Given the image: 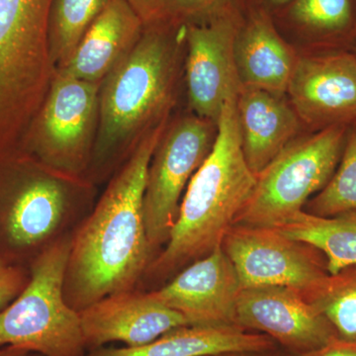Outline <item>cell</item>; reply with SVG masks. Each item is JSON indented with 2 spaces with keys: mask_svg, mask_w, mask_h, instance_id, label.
<instances>
[{
  "mask_svg": "<svg viewBox=\"0 0 356 356\" xmlns=\"http://www.w3.org/2000/svg\"><path fill=\"white\" fill-rule=\"evenodd\" d=\"M270 337L236 325H184L138 348H100L84 356H216L276 348Z\"/></svg>",
  "mask_w": 356,
  "mask_h": 356,
  "instance_id": "obj_18",
  "label": "cell"
},
{
  "mask_svg": "<svg viewBox=\"0 0 356 356\" xmlns=\"http://www.w3.org/2000/svg\"><path fill=\"white\" fill-rule=\"evenodd\" d=\"M299 292L329 321L339 339L356 341V264L330 273Z\"/></svg>",
  "mask_w": 356,
  "mask_h": 356,
  "instance_id": "obj_21",
  "label": "cell"
},
{
  "mask_svg": "<svg viewBox=\"0 0 356 356\" xmlns=\"http://www.w3.org/2000/svg\"><path fill=\"white\" fill-rule=\"evenodd\" d=\"M236 325L270 337L298 355L337 337L332 325L298 290L285 286L245 288L238 295Z\"/></svg>",
  "mask_w": 356,
  "mask_h": 356,
  "instance_id": "obj_11",
  "label": "cell"
},
{
  "mask_svg": "<svg viewBox=\"0 0 356 356\" xmlns=\"http://www.w3.org/2000/svg\"><path fill=\"white\" fill-rule=\"evenodd\" d=\"M30 278L29 269L0 259V310L23 291Z\"/></svg>",
  "mask_w": 356,
  "mask_h": 356,
  "instance_id": "obj_25",
  "label": "cell"
},
{
  "mask_svg": "<svg viewBox=\"0 0 356 356\" xmlns=\"http://www.w3.org/2000/svg\"><path fill=\"white\" fill-rule=\"evenodd\" d=\"M100 86L56 74L22 152L60 172L86 177L99 121Z\"/></svg>",
  "mask_w": 356,
  "mask_h": 356,
  "instance_id": "obj_7",
  "label": "cell"
},
{
  "mask_svg": "<svg viewBox=\"0 0 356 356\" xmlns=\"http://www.w3.org/2000/svg\"><path fill=\"white\" fill-rule=\"evenodd\" d=\"M304 211L318 217L356 211V125L348 129L341 161L329 184L308 201Z\"/></svg>",
  "mask_w": 356,
  "mask_h": 356,
  "instance_id": "obj_23",
  "label": "cell"
},
{
  "mask_svg": "<svg viewBox=\"0 0 356 356\" xmlns=\"http://www.w3.org/2000/svg\"><path fill=\"white\" fill-rule=\"evenodd\" d=\"M235 58L242 86L283 95L299 58L283 38L270 14L252 6L236 34Z\"/></svg>",
  "mask_w": 356,
  "mask_h": 356,
  "instance_id": "obj_15",
  "label": "cell"
},
{
  "mask_svg": "<svg viewBox=\"0 0 356 356\" xmlns=\"http://www.w3.org/2000/svg\"><path fill=\"white\" fill-rule=\"evenodd\" d=\"M166 126L168 117L140 139L72 234L64 294L77 312L109 295L138 288L153 261L144 194L147 168Z\"/></svg>",
  "mask_w": 356,
  "mask_h": 356,
  "instance_id": "obj_1",
  "label": "cell"
},
{
  "mask_svg": "<svg viewBox=\"0 0 356 356\" xmlns=\"http://www.w3.org/2000/svg\"><path fill=\"white\" fill-rule=\"evenodd\" d=\"M185 25H145L139 41L103 79L99 121L86 177L103 184L127 161L140 139L168 117Z\"/></svg>",
  "mask_w": 356,
  "mask_h": 356,
  "instance_id": "obj_2",
  "label": "cell"
},
{
  "mask_svg": "<svg viewBox=\"0 0 356 356\" xmlns=\"http://www.w3.org/2000/svg\"><path fill=\"white\" fill-rule=\"evenodd\" d=\"M110 0H53L49 14V46L56 70L64 67Z\"/></svg>",
  "mask_w": 356,
  "mask_h": 356,
  "instance_id": "obj_22",
  "label": "cell"
},
{
  "mask_svg": "<svg viewBox=\"0 0 356 356\" xmlns=\"http://www.w3.org/2000/svg\"><path fill=\"white\" fill-rule=\"evenodd\" d=\"M278 11L291 27L334 50L356 40V0H291Z\"/></svg>",
  "mask_w": 356,
  "mask_h": 356,
  "instance_id": "obj_20",
  "label": "cell"
},
{
  "mask_svg": "<svg viewBox=\"0 0 356 356\" xmlns=\"http://www.w3.org/2000/svg\"><path fill=\"white\" fill-rule=\"evenodd\" d=\"M292 107L316 131L356 125V58L348 50L299 58L288 86Z\"/></svg>",
  "mask_w": 356,
  "mask_h": 356,
  "instance_id": "obj_12",
  "label": "cell"
},
{
  "mask_svg": "<svg viewBox=\"0 0 356 356\" xmlns=\"http://www.w3.org/2000/svg\"><path fill=\"white\" fill-rule=\"evenodd\" d=\"M241 291L235 267L222 247L184 267L163 286L149 290L189 325H236Z\"/></svg>",
  "mask_w": 356,
  "mask_h": 356,
  "instance_id": "obj_13",
  "label": "cell"
},
{
  "mask_svg": "<svg viewBox=\"0 0 356 356\" xmlns=\"http://www.w3.org/2000/svg\"><path fill=\"white\" fill-rule=\"evenodd\" d=\"M353 53H355V58H356V48L355 49V51H353Z\"/></svg>",
  "mask_w": 356,
  "mask_h": 356,
  "instance_id": "obj_31",
  "label": "cell"
},
{
  "mask_svg": "<svg viewBox=\"0 0 356 356\" xmlns=\"http://www.w3.org/2000/svg\"><path fill=\"white\" fill-rule=\"evenodd\" d=\"M291 0H252V6L264 9L267 13L273 14V11L280 10L287 6Z\"/></svg>",
  "mask_w": 356,
  "mask_h": 356,
  "instance_id": "obj_28",
  "label": "cell"
},
{
  "mask_svg": "<svg viewBox=\"0 0 356 356\" xmlns=\"http://www.w3.org/2000/svg\"><path fill=\"white\" fill-rule=\"evenodd\" d=\"M252 6V0H161V20L199 24L227 14L245 13Z\"/></svg>",
  "mask_w": 356,
  "mask_h": 356,
  "instance_id": "obj_24",
  "label": "cell"
},
{
  "mask_svg": "<svg viewBox=\"0 0 356 356\" xmlns=\"http://www.w3.org/2000/svg\"><path fill=\"white\" fill-rule=\"evenodd\" d=\"M144 27L126 0H110L57 74L102 83L139 41Z\"/></svg>",
  "mask_w": 356,
  "mask_h": 356,
  "instance_id": "obj_16",
  "label": "cell"
},
{
  "mask_svg": "<svg viewBox=\"0 0 356 356\" xmlns=\"http://www.w3.org/2000/svg\"><path fill=\"white\" fill-rule=\"evenodd\" d=\"M216 135V124L195 114L166 126L147 168L144 194L153 259L168 243L187 185L210 154Z\"/></svg>",
  "mask_w": 356,
  "mask_h": 356,
  "instance_id": "obj_8",
  "label": "cell"
},
{
  "mask_svg": "<svg viewBox=\"0 0 356 356\" xmlns=\"http://www.w3.org/2000/svg\"><path fill=\"white\" fill-rule=\"evenodd\" d=\"M348 129L334 126L289 143L257 175L236 224L276 229L303 211L336 172Z\"/></svg>",
  "mask_w": 356,
  "mask_h": 356,
  "instance_id": "obj_6",
  "label": "cell"
},
{
  "mask_svg": "<svg viewBox=\"0 0 356 356\" xmlns=\"http://www.w3.org/2000/svg\"><path fill=\"white\" fill-rule=\"evenodd\" d=\"M289 356H356V341H344L336 337L318 350Z\"/></svg>",
  "mask_w": 356,
  "mask_h": 356,
  "instance_id": "obj_26",
  "label": "cell"
},
{
  "mask_svg": "<svg viewBox=\"0 0 356 356\" xmlns=\"http://www.w3.org/2000/svg\"><path fill=\"white\" fill-rule=\"evenodd\" d=\"M86 350L110 343L138 348L180 325L181 315L159 303L149 291L135 288L109 295L79 311Z\"/></svg>",
  "mask_w": 356,
  "mask_h": 356,
  "instance_id": "obj_14",
  "label": "cell"
},
{
  "mask_svg": "<svg viewBox=\"0 0 356 356\" xmlns=\"http://www.w3.org/2000/svg\"><path fill=\"white\" fill-rule=\"evenodd\" d=\"M28 356H32V355H28Z\"/></svg>",
  "mask_w": 356,
  "mask_h": 356,
  "instance_id": "obj_32",
  "label": "cell"
},
{
  "mask_svg": "<svg viewBox=\"0 0 356 356\" xmlns=\"http://www.w3.org/2000/svg\"><path fill=\"white\" fill-rule=\"evenodd\" d=\"M72 236L58 241L30 266L23 291L0 310V346L42 356H84L79 312L65 298Z\"/></svg>",
  "mask_w": 356,
  "mask_h": 356,
  "instance_id": "obj_5",
  "label": "cell"
},
{
  "mask_svg": "<svg viewBox=\"0 0 356 356\" xmlns=\"http://www.w3.org/2000/svg\"><path fill=\"white\" fill-rule=\"evenodd\" d=\"M245 14H227L208 22L185 25L189 106L196 116L216 125L225 103L242 88L235 43Z\"/></svg>",
  "mask_w": 356,
  "mask_h": 356,
  "instance_id": "obj_10",
  "label": "cell"
},
{
  "mask_svg": "<svg viewBox=\"0 0 356 356\" xmlns=\"http://www.w3.org/2000/svg\"><path fill=\"white\" fill-rule=\"evenodd\" d=\"M97 185L25 152L0 158V259L29 269L92 210Z\"/></svg>",
  "mask_w": 356,
  "mask_h": 356,
  "instance_id": "obj_4",
  "label": "cell"
},
{
  "mask_svg": "<svg viewBox=\"0 0 356 356\" xmlns=\"http://www.w3.org/2000/svg\"><path fill=\"white\" fill-rule=\"evenodd\" d=\"M282 96L247 86H242L236 96L243 152L257 177L300 129L298 114Z\"/></svg>",
  "mask_w": 356,
  "mask_h": 356,
  "instance_id": "obj_17",
  "label": "cell"
},
{
  "mask_svg": "<svg viewBox=\"0 0 356 356\" xmlns=\"http://www.w3.org/2000/svg\"><path fill=\"white\" fill-rule=\"evenodd\" d=\"M145 25L161 21V0H126Z\"/></svg>",
  "mask_w": 356,
  "mask_h": 356,
  "instance_id": "obj_27",
  "label": "cell"
},
{
  "mask_svg": "<svg viewBox=\"0 0 356 356\" xmlns=\"http://www.w3.org/2000/svg\"><path fill=\"white\" fill-rule=\"evenodd\" d=\"M222 248L242 289L285 286L302 291L330 274L327 259L318 248L288 238L275 228L235 224Z\"/></svg>",
  "mask_w": 356,
  "mask_h": 356,
  "instance_id": "obj_9",
  "label": "cell"
},
{
  "mask_svg": "<svg viewBox=\"0 0 356 356\" xmlns=\"http://www.w3.org/2000/svg\"><path fill=\"white\" fill-rule=\"evenodd\" d=\"M30 353L13 348V346H0V356H28Z\"/></svg>",
  "mask_w": 356,
  "mask_h": 356,
  "instance_id": "obj_30",
  "label": "cell"
},
{
  "mask_svg": "<svg viewBox=\"0 0 356 356\" xmlns=\"http://www.w3.org/2000/svg\"><path fill=\"white\" fill-rule=\"evenodd\" d=\"M216 356H282L278 355L275 350H266V351H241V353H224V355H220ZM285 356H289L285 355Z\"/></svg>",
  "mask_w": 356,
  "mask_h": 356,
  "instance_id": "obj_29",
  "label": "cell"
},
{
  "mask_svg": "<svg viewBox=\"0 0 356 356\" xmlns=\"http://www.w3.org/2000/svg\"><path fill=\"white\" fill-rule=\"evenodd\" d=\"M236 96L225 103L214 146L187 185L170 238L139 286L172 280L184 267L222 247L252 197L257 177L243 154Z\"/></svg>",
  "mask_w": 356,
  "mask_h": 356,
  "instance_id": "obj_3",
  "label": "cell"
},
{
  "mask_svg": "<svg viewBox=\"0 0 356 356\" xmlns=\"http://www.w3.org/2000/svg\"><path fill=\"white\" fill-rule=\"evenodd\" d=\"M276 229L288 238L318 248L327 259L330 273L356 264V211L318 217L303 210Z\"/></svg>",
  "mask_w": 356,
  "mask_h": 356,
  "instance_id": "obj_19",
  "label": "cell"
}]
</instances>
